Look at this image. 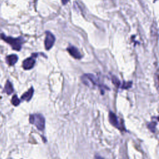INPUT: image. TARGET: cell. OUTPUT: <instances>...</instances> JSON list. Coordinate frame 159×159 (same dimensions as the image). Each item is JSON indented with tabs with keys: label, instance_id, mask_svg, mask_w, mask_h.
<instances>
[{
	"label": "cell",
	"instance_id": "cell-9",
	"mask_svg": "<svg viewBox=\"0 0 159 159\" xmlns=\"http://www.w3.org/2000/svg\"><path fill=\"white\" fill-rule=\"evenodd\" d=\"M4 91L7 94H11V93H12L14 89H13L11 83L9 81H7L5 87H4Z\"/></svg>",
	"mask_w": 159,
	"mask_h": 159
},
{
	"label": "cell",
	"instance_id": "cell-6",
	"mask_svg": "<svg viewBox=\"0 0 159 159\" xmlns=\"http://www.w3.org/2000/svg\"><path fill=\"white\" fill-rule=\"evenodd\" d=\"M109 122L110 123L114 125V127L118 128L119 129H120V125L118 122V119H117V117L116 116V115L112 112H109Z\"/></svg>",
	"mask_w": 159,
	"mask_h": 159
},
{
	"label": "cell",
	"instance_id": "cell-10",
	"mask_svg": "<svg viewBox=\"0 0 159 159\" xmlns=\"http://www.w3.org/2000/svg\"><path fill=\"white\" fill-rule=\"evenodd\" d=\"M11 102L14 106H17L20 104V100L19 99V98L16 95H14L11 99Z\"/></svg>",
	"mask_w": 159,
	"mask_h": 159
},
{
	"label": "cell",
	"instance_id": "cell-8",
	"mask_svg": "<svg viewBox=\"0 0 159 159\" xmlns=\"http://www.w3.org/2000/svg\"><path fill=\"white\" fill-rule=\"evenodd\" d=\"M18 60V57L15 54H11L6 57V61L9 65H14Z\"/></svg>",
	"mask_w": 159,
	"mask_h": 159
},
{
	"label": "cell",
	"instance_id": "cell-12",
	"mask_svg": "<svg viewBox=\"0 0 159 159\" xmlns=\"http://www.w3.org/2000/svg\"><path fill=\"white\" fill-rule=\"evenodd\" d=\"M156 125H157V122H152V123H150L148 124V128L151 130L152 132H155V128Z\"/></svg>",
	"mask_w": 159,
	"mask_h": 159
},
{
	"label": "cell",
	"instance_id": "cell-2",
	"mask_svg": "<svg viewBox=\"0 0 159 159\" xmlns=\"http://www.w3.org/2000/svg\"><path fill=\"white\" fill-rule=\"evenodd\" d=\"M29 122L34 124L36 127L40 130H43L45 127V119L42 115L40 114H32L29 117Z\"/></svg>",
	"mask_w": 159,
	"mask_h": 159
},
{
	"label": "cell",
	"instance_id": "cell-7",
	"mask_svg": "<svg viewBox=\"0 0 159 159\" xmlns=\"http://www.w3.org/2000/svg\"><path fill=\"white\" fill-rule=\"evenodd\" d=\"M33 94H34V89H33V88H30L27 92H25V93H24L22 95L21 99L22 100L29 101L31 99V98L33 96Z\"/></svg>",
	"mask_w": 159,
	"mask_h": 159
},
{
	"label": "cell",
	"instance_id": "cell-13",
	"mask_svg": "<svg viewBox=\"0 0 159 159\" xmlns=\"http://www.w3.org/2000/svg\"><path fill=\"white\" fill-rule=\"evenodd\" d=\"M69 1V0H61V2H62V3H63V4H66Z\"/></svg>",
	"mask_w": 159,
	"mask_h": 159
},
{
	"label": "cell",
	"instance_id": "cell-11",
	"mask_svg": "<svg viewBox=\"0 0 159 159\" xmlns=\"http://www.w3.org/2000/svg\"><path fill=\"white\" fill-rule=\"evenodd\" d=\"M112 83L114 84H115L116 86L119 87V84H120V81L116 77V76H113L112 78Z\"/></svg>",
	"mask_w": 159,
	"mask_h": 159
},
{
	"label": "cell",
	"instance_id": "cell-3",
	"mask_svg": "<svg viewBox=\"0 0 159 159\" xmlns=\"http://www.w3.org/2000/svg\"><path fill=\"white\" fill-rule=\"evenodd\" d=\"M55 38L54 35L50 32H46V37L45 39V47L47 50H49L53 46Z\"/></svg>",
	"mask_w": 159,
	"mask_h": 159
},
{
	"label": "cell",
	"instance_id": "cell-14",
	"mask_svg": "<svg viewBox=\"0 0 159 159\" xmlns=\"http://www.w3.org/2000/svg\"><path fill=\"white\" fill-rule=\"evenodd\" d=\"M95 159H103L102 157H101L100 156H96Z\"/></svg>",
	"mask_w": 159,
	"mask_h": 159
},
{
	"label": "cell",
	"instance_id": "cell-1",
	"mask_svg": "<svg viewBox=\"0 0 159 159\" xmlns=\"http://www.w3.org/2000/svg\"><path fill=\"white\" fill-rule=\"evenodd\" d=\"M1 37L3 40L9 43L14 50L17 51L21 49L22 45L24 42V39L22 37L13 38L11 37H7L4 34H1Z\"/></svg>",
	"mask_w": 159,
	"mask_h": 159
},
{
	"label": "cell",
	"instance_id": "cell-5",
	"mask_svg": "<svg viewBox=\"0 0 159 159\" xmlns=\"http://www.w3.org/2000/svg\"><path fill=\"white\" fill-rule=\"evenodd\" d=\"M67 51L69 52V53L72 57H73L74 58H75L76 59H80L82 57L81 54L80 52V51L78 50V49L75 47H73V46H71V45L69 46L67 48Z\"/></svg>",
	"mask_w": 159,
	"mask_h": 159
},
{
	"label": "cell",
	"instance_id": "cell-4",
	"mask_svg": "<svg viewBox=\"0 0 159 159\" xmlns=\"http://www.w3.org/2000/svg\"><path fill=\"white\" fill-rule=\"evenodd\" d=\"M35 60L33 57L26 58L22 63V66L25 70H30L35 65Z\"/></svg>",
	"mask_w": 159,
	"mask_h": 159
}]
</instances>
